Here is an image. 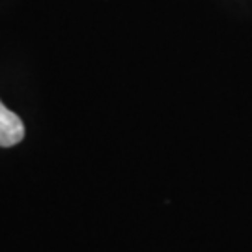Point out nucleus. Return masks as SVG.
I'll return each instance as SVG.
<instances>
[{"instance_id":"f257e3e1","label":"nucleus","mask_w":252,"mask_h":252,"mask_svg":"<svg viewBox=\"0 0 252 252\" xmlns=\"http://www.w3.org/2000/svg\"><path fill=\"white\" fill-rule=\"evenodd\" d=\"M25 138L23 120L0 101V148H11Z\"/></svg>"}]
</instances>
